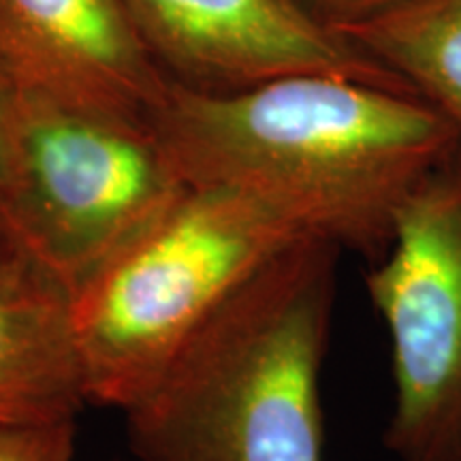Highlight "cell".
<instances>
[{
	"label": "cell",
	"mask_w": 461,
	"mask_h": 461,
	"mask_svg": "<svg viewBox=\"0 0 461 461\" xmlns=\"http://www.w3.org/2000/svg\"><path fill=\"white\" fill-rule=\"evenodd\" d=\"M149 124L184 184L278 205L370 263L408 194L461 148L412 92L322 73L229 92L169 82Z\"/></svg>",
	"instance_id": "6da1fadb"
},
{
	"label": "cell",
	"mask_w": 461,
	"mask_h": 461,
	"mask_svg": "<svg viewBox=\"0 0 461 461\" xmlns=\"http://www.w3.org/2000/svg\"><path fill=\"white\" fill-rule=\"evenodd\" d=\"M342 248L308 238L235 288L122 411L140 461H325Z\"/></svg>",
	"instance_id": "7a4b0ae2"
},
{
	"label": "cell",
	"mask_w": 461,
	"mask_h": 461,
	"mask_svg": "<svg viewBox=\"0 0 461 461\" xmlns=\"http://www.w3.org/2000/svg\"><path fill=\"white\" fill-rule=\"evenodd\" d=\"M308 238L278 205L186 184L73 293L88 403L126 411L241 282Z\"/></svg>",
	"instance_id": "3957f363"
},
{
	"label": "cell",
	"mask_w": 461,
	"mask_h": 461,
	"mask_svg": "<svg viewBox=\"0 0 461 461\" xmlns=\"http://www.w3.org/2000/svg\"><path fill=\"white\" fill-rule=\"evenodd\" d=\"M184 188L148 118L20 88L0 221L71 297Z\"/></svg>",
	"instance_id": "277c9868"
},
{
	"label": "cell",
	"mask_w": 461,
	"mask_h": 461,
	"mask_svg": "<svg viewBox=\"0 0 461 461\" xmlns=\"http://www.w3.org/2000/svg\"><path fill=\"white\" fill-rule=\"evenodd\" d=\"M366 286L391 350L384 445L400 461H461V148L400 205Z\"/></svg>",
	"instance_id": "5b68a950"
},
{
	"label": "cell",
	"mask_w": 461,
	"mask_h": 461,
	"mask_svg": "<svg viewBox=\"0 0 461 461\" xmlns=\"http://www.w3.org/2000/svg\"><path fill=\"white\" fill-rule=\"evenodd\" d=\"M118 5L160 71L186 88L229 92L286 75L322 73L412 92L297 0H118Z\"/></svg>",
	"instance_id": "8992f818"
},
{
	"label": "cell",
	"mask_w": 461,
	"mask_h": 461,
	"mask_svg": "<svg viewBox=\"0 0 461 461\" xmlns=\"http://www.w3.org/2000/svg\"><path fill=\"white\" fill-rule=\"evenodd\" d=\"M0 60L20 88L132 118L171 82L118 0H0Z\"/></svg>",
	"instance_id": "52a82bcc"
},
{
	"label": "cell",
	"mask_w": 461,
	"mask_h": 461,
	"mask_svg": "<svg viewBox=\"0 0 461 461\" xmlns=\"http://www.w3.org/2000/svg\"><path fill=\"white\" fill-rule=\"evenodd\" d=\"M88 406L71 293L0 238V425L73 420Z\"/></svg>",
	"instance_id": "ba28073f"
},
{
	"label": "cell",
	"mask_w": 461,
	"mask_h": 461,
	"mask_svg": "<svg viewBox=\"0 0 461 461\" xmlns=\"http://www.w3.org/2000/svg\"><path fill=\"white\" fill-rule=\"evenodd\" d=\"M338 32L438 109L461 140V0H408Z\"/></svg>",
	"instance_id": "9c48e42d"
},
{
	"label": "cell",
	"mask_w": 461,
	"mask_h": 461,
	"mask_svg": "<svg viewBox=\"0 0 461 461\" xmlns=\"http://www.w3.org/2000/svg\"><path fill=\"white\" fill-rule=\"evenodd\" d=\"M75 419L0 425V461H73Z\"/></svg>",
	"instance_id": "30bf717a"
},
{
	"label": "cell",
	"mask_w": 461,
	"mask_h": 461,
	"mask_svg": "<svg viewBox=\"0 0 461 461\" xmlns=\"http://www.w3.org/2000/svg\"><path fill=\"white\" fill-rule=\"evenodd\" d=\"M297 3L322 24L339 31L344 26L359 24L363 20L400 7L408 0H297Z\"/></svg>",
	"instance_id": "8fae6325"
},
{
	"label": "cell",
	"mask_w": 461,
	"mask_h": 461,
	"mask_svg": "<svg viewBox=\"0 0 461 461\" xmlns=\"http://www.w3.org/2000/svg\"><path fill=\"white\" fill-rule=\"evenodd\" d=\"M20 105V84L0 60V188L5 186L11 165V148H14V132Z\"/></svg>",
	"instance_id": "7c38bea8"
},
{
	"label": "cell",
	"mask_w": 461,
	"mask_h": 461,
	"mask_svg": "<svg viewBox=\"0 0 461 461\" xmlns=\"http://www.w3.org/2000/svg\"><path fill=\"white\" fill-rule=\"evenodd\" d=\"M5 235V230H3V221H0V238H3Z\"/></svg>",
	"instance_id": "4fadbf2b"
}]
</instances>
